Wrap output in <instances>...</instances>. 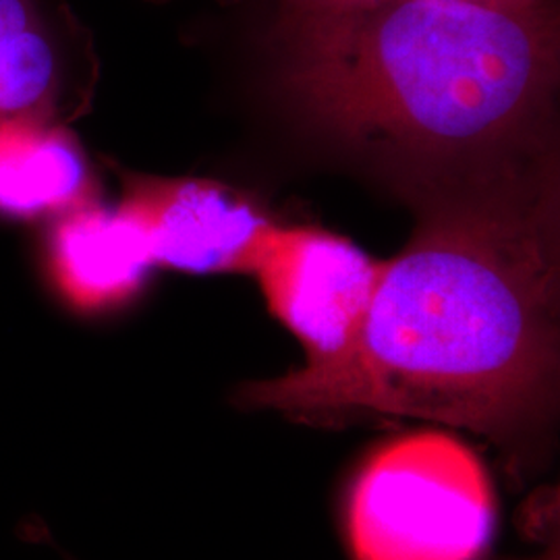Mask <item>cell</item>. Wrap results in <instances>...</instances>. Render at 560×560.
Wrapping results in <instances>:
<instances>
[{"label":"cell","mask_w":560,"mask_h":560,"mask_svg":"<svg viewBox=\"0 0 560 560\" xmlns=\"http://www.w3.org/2000/svg\"><path fill=\"white\" fill-rule=\"evenodd\" d=\"M557 382V185L550 173H494L430 208L382 260L342 360L249 382L240 399L300 421L374 411L509 442L550 420Z\"/></svg>","instance_id":"cell-1"},{"label":"cell","mask_w":560,"mask_h":560,"mask_svg":"<svg viewBox=\"0 0 560 560\" xmlns=\"http://www.w3.org/2000/svg\"><path fill=\"white\" fill-rule=\"evenodd\" d=\"M277 40L280 88L305 119L402 159L483 156L520 140L559 75L552 4H287Z\"/></svg>","instance_id":"cell-2"},{"label":"cell","mask_w":560,"mask_h":560,"mask_svg":"<svg viewBox=\"0 0 560 560\" xmlns=\"http://www.w3.org/2000/svg\"><path fill=\"white\" fill-rule=\"evenodd\" d=\"M347 532L355 560H478L494 532L488 474L442 432L388 442L358 474Z\"/></svg>","instance_id":"cell-3"},{"label":"cell","mask_w":560,"mask_h":560,"mask_svg":"<svg viewBox=\"0 0 560 560\" xmlns=\"http://www.w3.org/2000/svg\"><path fill=\"white\" fill-rule=\"evenodd\" d=\"M381 268L382 260L340 235L272 222L249 275L270 314L303 345V368L320 370L355 345Z\"/></svg>","instance_id":"cell-4"},{"label":"cell","mask_w":560,"mask_h":560,"mask_svg":"<svg viewBox=\"0 0 560 560\" xmlns=\"http://www.w3.org/2000/svg\"><path fill=\"white\" fill-rule=\"evenodd\" d=\"M119 208L140 229L154 268L187 275H249L270 229L249 196L221 180L119 168Z\"/></svg>","instance_id":"cell-5"},{"label":"cell","mask_w":560,"mask_h":560,"mask_svg":"<svg viewBox=\"0 0 560 560\" xmlns=\"http://www.w3.org/2000/svg\"><path fill=\"white\" fill-rule=\"evenodd\" d=\"M96 80L94 38L65 0H0V120L69 125Z\"/></svg>","instance_id":"cell-6"},{"label":"cell","mask_w":560,"mask_h":560,"mask_svg":"<svg viewBox=\"0 0 560 560\" xmlns=\"http://www.w3.org/2000/svg\"><path fill=\"white\" fill-rule=\"evenodd\" d=\"M40 270L67 312L102 318L140 298L154 264L133 221L94 200L48 222Z\"/></svg>","instance_id":"cell-7"},{"label":"cell","mask_w":560,"mask_h":560,"mask_svg":"<svg viewBox=\"0 0 560 560\" xmlns=\"http://www.w3.org/2000/svg\"><path fill=\"white\" fill-rule=\"evenodd\" d=\"M98 183L69 125L0 120V219L55 221L98 200Z\"/></svg>","instance_id":"cell-8"},{"label":"cell","mask_w":560,"mask_h":560,"mask_svg":"<svg viewBox=\"0 0 560 560\" xmlns=\"http://www.w3.org/2000/svg\"><path fill=\"white\" fill-rule=\"evenodd\" d=\"M381 0H287L291 7H345V4H368Z\"/></svg>","instance_id":"cell-9"},{"label":"cell","mask_w":560,"mask_h":560,"mask_svg":"<svg viewBox=\"0 0 560 560\" xmlns=\"http://www.w3.org/2000/svg\"><path fill=\"white\" fill-rule=\"evenodd\" d=\"M471 2L499 4V7H520V9H529V7H546V4H552V0H471Z\"/></svg>","instance_id":"cell-10"},{"label":"cell","mask_w":560,"mask_h":560,"mask_svg":"<svg viewBox=\"0 0 560 560\" xmlns=\"http://www.w3.org/2000/svg\"><path fill=\"white\" fill-rule=\"evenodd\" d=\"M534 560H559V548L555 546V548H550L548 552H544L541 557H538V559Z\"/></svg>","instance_id":"cell-11"}]
</instances>
